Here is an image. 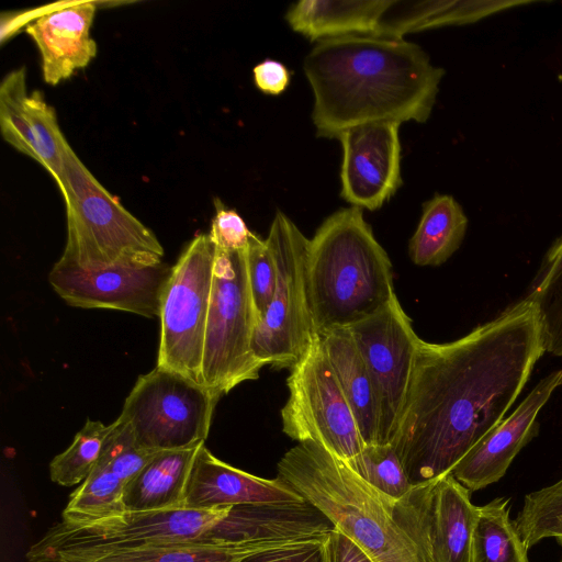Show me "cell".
I'll return each mask as SVG.
<instances>
[{"mask_svg": "<svg viewBox=\"0 0 562 562\" xmlns=\"http://www.w3.org/2000/svg\"><path fill=\"white\" fill-rule=\"evenodd\" d=\"M514 524L528 550L548 538L562 544V479L527 494Z\"/></svg>", "mask_w": 562, "mask_h": 562, "instance_id": "f1b7e54d", "label": "cell"}, {"mask_svg": "<svg viewBox=\"0 0 562 562\" xmlns=\"http://www.w3.org/2000/svg\"><path fill=\"white\" fill-rule=\"evenodd\" d=\"M246 249L216 247L202 385L220 397L243 382L257 380L265 367L252 351L260 314L250 288Z\"/></svg>", "mask_w": 562, "mask_h": 562, "instance_id": "52a82bcc", "label": "cell"}, {"mask_svg": "<svg viewBox=\"0 0 562 562\" xmlns=\"http://www.w3.org/2000/svg\"><path fill=\"white\" fill-rule=\"evenodd\" d=\"M156 453L139 448L130 428L116 419L110 425L98 463L109 468L126 485Z\"/></svg>", "mask_w": 562, "mask_h": 562, "instance_id": "d6a6232c", "label": "cell"}, {"mask_svg": "<svg viewBox=\"0 0 562 562\" xmlns=\"http://www.w3.org/2000/svg\"><path fill=\"white\" fill-rule=\"evenodd\" d=\"M278 477L355 541L373 562H425L397 521L393 498L313 441L297 442L278 463Z\"/></svg>", "mask_w": 562, "mask_h": 562, "instance_id": "277c9868", "label": "cell"}, {"mask_svg": "<svg viewBox=\"0 0 562 562\" xmlns=\"http://www.w3.org/2000/svg\"><path fill=\"white\" fill-rule=\"evenodd\" d=\"M345 462L368 484L393 499H400L412 487L391 443L366 445L357 456Z\"/></svg>", "mask_w": 562, "mask_h": 562, "instance_id": "4dcf8cb0", "label": "cell"}, {"mask_svg": "<svg viewBox=\"0 0 562 562\" xmlns=\"http://www.w3.org/2000/svg\"><path fill=\"white\" fill-rule=\"evenodd\" d=\"M182 543H249L245 505L209 509L124 512L87 524L59 521L26 552L29 562H57L116 550Z\"/></svg>", "mask_w": 562, "mask_h": 562, "instance_id": "5b68a950", "label": "cell"}, {"mask_svg": "<svg viewBox=\"0 0 562 562\" xmlns=\"http://www.w3.org/2000/svg\"><path fill=\"white\" fill-rule=\"evenodd\" d=\"M252 71L257 88L267 94L278 95L289 86L290 72L278 60L265 59Z\"/></svg>", "mask_w": 562, "mask_h": 562, "instance_id": "8d00e7d4", "label": "cell"}, {"mask_svg": "<svg viewBox=\"0 0 562 562\" xmlns=\"http://www.w3.org/2000/svg\"><path fill=\"white\" fill-rule=\"evenodd\" d=\"M56 182L67 214L59 262L83 269L162 262L164 248L155 234L94 178L70 146Z\"/></svg>", "mask_w": 562, "mask_h": 562, "instance_id": "8992f818", "label": "cell"}, {"mask_svg": "<svg viewBox=\"0 0 562 562\" xmlns=\"http://www.w3.org/2000/svg\"><path fill=\"white\" fill-rule=\"evenodd\" d=\"M468 217L449 194H435L423 204L418 226L408 244L411 260L422 267L440 266L460 247Z\"/></svg>", "mask_w": 562, "mask_h": 562, "instance_id": "603a6c76", "label": "cell"}, {"mask_svg": "<svg viewBox=\"0 0 562 562\" xmlns=\"http://www.w3.org/2000/svg\"><path fill=\"white\" fill-rule=\"evenodd\" d=\"M318 338L366 445L376 443L379 409L375 392L351 333L348 328H334L318 335Z\"/></svg>", "mask_w": 562, "mask_h": 562, "instance_id": "ffe728a7", "label": "cell"}, {"mask_svg": "<svg viewBox=\"0 0 562 562\" xmlns=\"http://www.w3.org/2000/svg\"><path fill=\"white\" fill-rule=\"evenodd\" d=\"M282 430L297 442L313 441L347 461L366 446L357 420L317 338L290 369Z\"/></svg>", "mask_w": 562, "mask_h": 562, "instance_id": "8fae6325", "label": "cell"}, {"mask_svg": "<svg viewBox=\"0 0 562 562\" xmlns=\"http://www.w3.org/2000/svg\"><path fill=\"white\" fill-rule=\"evenodd\" d=\"M110 425L87 419L72 443L49 463L50 480L61 486L81 484L97 465Z\"/></svg>", "mask_w": 562, "mask_h": 562, "instance_id": "f546056e", "label": "cell"}, {"mask_svg": "<svg viewBox=\"0 0 562 562\" xmlns=\"http://www.w3.org/2000/svg\"><path fill=\"white\" fill-rule=\"evenodd\" d=\"M303 69L314 94L316 135L327 138L371 122L424 123L445 75L418 45L376 35L321 40Z\"/></svg>", "mask_w": 562, "mask_h": 562, "instance_id": "7a4b0ae2", "label": "cell"}, {"mask_svg": "<svg viewBox=\"0 0 562 562\" xmlns=\"http://www.w3.org/2000/svg\"><path fill=\"white\" fill-rule=\"evenodd\" d=\"M400 125L371 122L351 126L339 135L340 195L351 206L378 210L402 184Z\"/></svg>", "mask_w": 562, "mask_h": 562, "instance_id": "9a60e30c", "label": "cell"}, {"mask_svg": "<svg viewBox=\"0 0 562 562\" xmlns=\"http://www.w3.org/2000/svg\"><path fill=\"white\" fill-rule=\"evenodd\" d=\"M199 446L158 451L126 483L123 492L125 512L183 508L184 493Z\"/></svg>", "mask_w": 562, "mask_h": 562, "instance_id": "7402d4cb", "label": "cell"}, {"mask_svg": "<svg viewBox=\"0 0 562 562\" xmlns=\"http://www.w3.org/2000/svg\"><path fill=\"white\" fill-rule=\"evenodd\" d=\"M215 207L216 213L209 234L212 243L224 250L246 249L252 233L241 216L236 211L224 207L218 200H215Z\"/></svg>", "mask_w": 562, "mask_h": 562, "instance_id": "e575fe53", "label": "cell"}, {"mask_svg": "<svg viewBox=\"0 0 562 562\" xmlns=\"http://www.w3.org/2000/svg\"><path fill=\"white\" fill-rule=\"evenodd\" d=\"M393 507L425 562H471L479 506L451 473L412 485Z\"/></svg>", "mask_w": 562, "mask_h": 562, "instance_id": "4fadbf2b", "label": "cell"}, {"mask_svg": "<svg viewBox=\"0 0 562 562\" xmlns=\"http://www.w3.org/2000/svg\"><path fill=\"white\" fill-rule=\"evenodd\" d=\"M325 553L326 562H373L355 541L335 527L325 541Z\"/></svg>", "mask_w": 562, "mask_h": 562, "instance_id": "74e56055", "label": "cell"}, {"mask_svg": "<svg viewBox=\"0 0 562 562\" xmlns=\"http://www.w3.org/2000/svg\"><path fill=\"white\" fill-rule=\"evenodd\" d=\"M508 504V498L497 497L479 506L471 562H529L528 549L510 520Z\"/></svg>", "mask_w": 562, "mask_h": 562, "instance_id": "cb8c5ba5", "label": "cell"}, {"mask_svg": "<svg viewBox=\"0 0 562 562\" xmlns=\"http://www.w3.org/2000/svg\"><path fill=\"white\" fill-rule=\"evenodd\" d=\"M243 562H326L325 542L265 551Z\"/></svg>", "mask_w": 562, "mask_h": 562, "instance_id": "d590c367", "label": "cell"}, {"mask_svg": "<svg viewBox=\"0 0 562 562\" xmlns=\"http://www.w3.org/2000/svg\"><path fill=\"white\" fill-rule=\"evenodd\" d=\"M306 280L317 336L351 326L396 295L391 260L358 206L336 211L317 228Z\"/></svg>", "mask_w": 562, "mask_h": 562, "instance_id": "3957f363", "label": "cell"}, {"mask_svg": "<svg viewBox=\"0 0 562 562\" xmlns=\"http://www.w3.org/2000/svg\"><path fill=\"white\" fill-rule=\"evenodd\" d=\"M303 501L278 476L263 479L236 469L214 457L203 443L190 472L183 508L209 509Z\"/></svg>", "mask_w": 562, "mask_h": 562, "instance_id": "ac0fdd59", "label": "cell"}, {"mask_svg": "<svg viewBox=\"0 0 562 562\" xmlns=\"http://www.w3.org/2000/svg\"><path fill=\"white\" fill-rule=\"evenodd\" d=\"M562 386V369L542 378L518 407L474 446L451 474L470 492L499 481L515 457L539 432L537 416L553 392Z\"/></svg>", "mask_w": 562, "mask_h": 562, "instance_id": "2e32d148", "label": "cell"}, {"mask_svg": "<svg viewBox=\"0 0 562 562\" xmlns=\"http://www.w3.org/2000/svg\"><path fill=\"white\" fill-rule=\"evenodd\" d=\"M369 371L379 409L380 445L390 443L408 393L422 339L397 296L347 327Z\"/></svg>", "mask_w": 562, "mask_h": 562, "instance_id": "7c38bea8", "label": "cell"}, {"mask_svg": "<svg viewBox=\"0 0 562 562\" xmlns=\"http://www.w3.org/2000/svg\"><path fill=\"white\" fill-rule=\"evenodd\" d=\"M561 562H562V560H561Z\"/></svg>", "mask_w": 562, "mask_h": 562, "instance_id": "f35d334b", "label": "cell"}, {"mask_svg": "<svg viewBox=\"0 0 562 562\" xmlns=\"http://www.w3.org/2000/svg\"><path fill=\"white\" fill-rule=\"evenodd\" d=\"M216 247L200 234L172 267L160 307L159 368L202 385V360Z\"/></svg>", "mask_w": 562, "mask_h": 562, "instance_id": "30bf717a", "label": "cell"}, {"mask_svg": "<svg viewBox=\"0 0 562 562\" xmlns=\"http://www.w3.org/2000/svg\"><path fill=\"white\" fill-rule=\"evenodd\" d=\"M125 483L109 468L97 463L88 477L72 492L61 514L66 524H87L125 512Z\"/></svg>", "mask_w": 562, "mask_h": 562, "instance_id": "4316f807", "label": "cell"}, {"mask_svg": "<svg viewBox=\"0 0 562 562\" xmlns=\"http://www.w3.org/2000/svg\"><path fill=\"white\" fill-rule=\"evenodd\" d=\"M26 69L8 72L0 85V130L3 139L40 164L37 145L30 124L26 100Z\"/></svg>", "mask_w": 562, "mask_h": 562, "instance_id": "83f0119b", "label": "cell"}, {"mask_svg": "<svg viewBox=\"0 0 562 562\" xmlns=\"http://www.w3.org/2000/svg\"><path fill=\"white\" fill-rule=\"evenodd\" d=\"M250 288L261 316L267 311L277 285V266L267 239L251 234L246 249Z\"/></svg>", "mask_w": 562, "mask_h": 562, "instance_id": "836d02e7", "label": "cell"}, {"mask_svg": "<svg viewBox=\"0 0 562 562\" xmlns=\"http://www.w3.org/2000/svg\"><path fill=\"white\" fill-rule=\"evenodd\" d=\"M172 267L116 265L93 269L57 261L48 280L70 306L111 308L144 317H159L161 299Z\"/></svg>", "mask_w": 562, "mask_h": 562, "instance_id": "5bb4252c", "label": "cell"}, {"mask_svg": "<svg viewBox=\"0 0 562 562\" xmlns=\"http://www.w3.org/2000/svg\"><path fill=\"white\" fill-rule=\"evenodd\" d=\"M27 115L37 145L40 164L56 180L63 166V156L69 143L57 121L55 109L36 90L26 100Z\"/></svg>", "mask_w": 562, "mask_h": 562, "instance_id": "1f68e13d", "label": "cell"}, {"mask_svg": "<svg viewBox=\"0 0 562 562\" xmlns=\"http://www.w3.org/2000/svg\"><path fill=\"white\" fill-rule=\"evenodd\" d=\"M220 398L205 386L156 367L138 376L117 419L142 449L191 448L204 443Z\"/></svg>", "mask_w": 562, "mask_h": 562, "instance_id": "9c48e42d", "label": "cell"}, {"mask_svg": "<svg viewBox=\"0 0 562 562\" xmlns=\"http://www.w3.org/2000/svg\"><path fill=\"white\" fill-rule=\"evenodd\" d=\"M524 299L538 310L546 352L562 357V235L546 252Z\"/></svg>", "mask_w": 562, "mask_h": 562, "instance_id": "484cf974", "label": "cell"}, {"mask_svg": "<svg viewBox=\"0 0 562 562\" xmlns=\"http://www.w3.org/2000/svg\"><path fill=\"white\" fill-rule=\"evenodd\" d=\"M529 0H391L378 25L376 36L403 38V35L448 25H462Z\"/></svg>", "mask_w": 562, "mask_h": 562, "instance_id": "d6986e66", "label": "cell"}, {"mask_svg": "<svg viewBox=\"0 0 562 562\" xmlns=\"http://www.w3.org/2000/svg\"><path fill=\"white\" fill-rule=\"evenodd\" d=\"M266 239L276 260L277 285L256 327L252 351L263 366L291 369L317 338L306 280L310 239L281 211Z\"/></svg>", "mask_w": 562, "mask_h": 562, "instance_id": "ba28073f", "label": "cell"}, {"mask_svg": "<svg viewBox=\"0 0 562 562\" xmlns=\"http://www.w3.org/2000/svg\"><path fill=\"white\" fill-rule=\"evenodd\" d=\"M97 2H66L45 8L26 25V33L36 44L43 79L56 86L85 68L97 55V43L90 31Z\"/></svg>", "mask_w": 562, "mask_h": 562, "instance_id": "e0dca14e", "label": "cell"}, {"mask_svg": "<svg viewBox=\"0 0 562 562\" xmlns=\"http://www.w3.org/2000/svg\"><path fill=\"white\" fill-rule=\"evenodd\" d=\"M391 0H301L288 10L291 29L311 41L374 35Z\"/></svg>", "mask_w": 562, "mask_h": 562, "instance_id": "44dd1931", "label": "cell"}, {"mask_svg": "<svg viewBox=\"0 0 562 562\" xmlns=\"http://www.w3.org/2000/svg\"><path fill=\"white\" fill-rule=\"evenodd\" d=\"M544 352L538 310L525 299L453 341L422 340L390 442L411 484L451 473L505 418Z\"/></svg>", "mask_w": 562, "mask_h": 562, "instance_id": "6da1fadb", "label": "cell"}, {"mask_svg": "<svg viewBox=\"0 0 562 562\" xmlns=\"http://www.w3.org/2000/svg\"><path fill=\"white\" fill-rule=\"evenodd\" d=\"M265 551L270 550L249 543H182L122 549L99 555L57 562H243L245 559Z\"/></svg>", "mask_w": 562, "mask_h": 562, "instance_id": "d4e9b609", "label": "cell"}]
</instances>
